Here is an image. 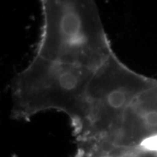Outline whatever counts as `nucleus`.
I'll return each instance as SVG.
<instances>
[{"mask_svg": "<svg viewBox=\"0 0 157 157\" xmlns=\"http://www.w3.org/2000/svg\"><path fill=\"white\" fill-rule=\"evenodd\" d=\"M34 56L96 71L114 53L97 5L90 0H42Z\"/></svg>", "mask_w": 157, "mask_h": 157, "instance_id": "obj_1", "label": "nucleus"}, {"mask_svg": "<svg viewBox=\"0 0 157 157\" xmlns=\"http://www.w3.org/2000/svg\"><path fill=\"white\" fill-rule=\"evenodd\" d=\"M95 71L34 56L12 83V117L29 121L53 110L75 124L83 115L86 91Z\"/></svg>", "mask_w": 157, "mask_h": 157, "instance_id": "obj_2", "label": "nucleus"}, {"mask_svg": "<svg viewBox=\"0 0 157 157\" xmlns=\"http://www.w3.org/2000/svg\"><path fill=\"white\" fill-rule=\"evenodd\" d=\"M157 79L135 71L115 53L94 72L85 95L83 115L72 125L76 147L103 144L117 135L125 112Z\"/></svg>", "mask_w": 157, "mask_h": 157, "instance_id": "obj_3", "label": "nucleus"}, {"mask_svg": "<svg viewBox=\"0 0 157 157\" xmlns=\"http://www.w3.org/2000/svg\"><path fill=\"white\" fill-rule=\"evenodd\" d=\"M108 146L157 150V84L135 98L125 112L119 131L111 140L80 148Z\"/></svg>", "mask_w": 157, "mask_h": 157, "instance_id": "obj_4", "label": "nucleus"}, {"mask_svg": "<svg viewBox=\"0 0 157 157\" xmlns=\"http://www.w3.org/2000/svg\"><path fill=\"white\" fill-rule=\"evenodd\" d=\"M93 157H157V150L140 147H103Z\"/></svg>", "mask_w": 157, "mask_h": 157, "instance_id": "obj_5", "label": "nucleus"}]
</instances>
